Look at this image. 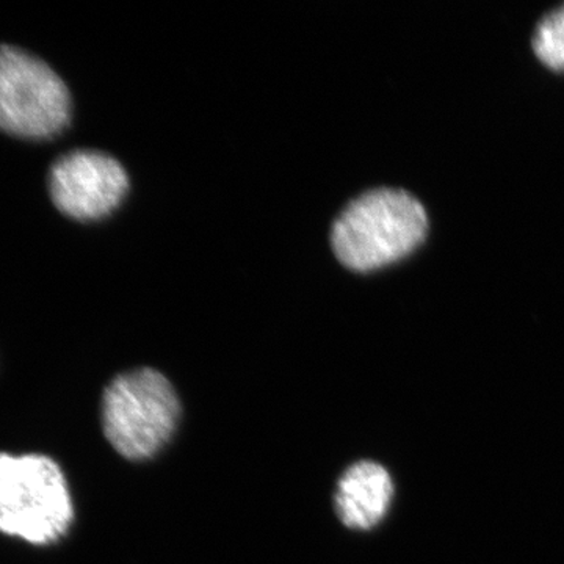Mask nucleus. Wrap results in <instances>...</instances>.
<instances>
[{"label": "nucleus", "mask_w": 564, "mask_h": 564, "mask_svg": "<svg viewBox=\"0 0 564 564\" xmlns=\"http://www.w3.org/2000/svg\"><path fill=\"white\" fill-rule=\"evenodd\" d=\"M429 217L413 195L377 188L348 204L333 225L334 254L352 272H373L406 258L425 240Z\"/></svg>", "instance_id": "1"}, {"label": "nucleus", "mask_w": 564, "mask_h": 564, "mask_svg": "<svg viewBox=\"0 0 564 564\" xmlns=\"http://www.w3.org/2000/svg\"><path fill=\"white\" fill-rule=\"evenodd\" d=\"M73 522L68 481L54 459L0 454V533L51 545L66 536Z\"/></svg>", "instance_id": "2"}, {"label": "nucleus", "mask_w": 564, "mask_h": 564, "mask_svg": "<svg viewBox=\"0 0 564 564\" xmlns=\"http://www.w3.org/2000/svg\"><path fill=\"white\" fill-rule=\"evenodd\" d=\"M180 415L173 384L150 367L118 375L104 391V434L131 462L158 455L176 432Z\"/></svg>", "instance_id": "3"}, {"label": "nucleus", "mask_w": 564, "mask_h": 564, "mask_svg": "<svg viewBox=\"0 0 564 564\" xmlns=\"http://www.w3.org/2000/svg\"><path fill=\"white\" fill-rule=\"evenodd\" d=\"M70 98L47 63L0 46V131L21 139H50L68 124Z\"/></svg>", "instance_id": "4"}, {"label": "nucleus", "mask_w": 564, "mask_h": 564, "mask_svg": "<svg viewBox=\"0 0 564 564\" xmlns=\"http://www.w3.org/2000/svg\"><path fill=\"white\" fill-rule=\"evenodd\" d=\"M129 177L117 159L99 151H73L52 165V202L76 220L106 217L124 198Z\"/></svg>", "instance_id": "5"}, {"label": "nucleus", "mask_w": 564, "mask_h": 564, "mask_svg": "<svg viewBox=\"0 0 564 564\" xmlns=\"http://www.w3.org/2000/svg\"><path fill=\"white\" fill-rule=\"evenodd\" d=\"M392 494L391 475L381 464L359 462L340 477L334 505L345 527L369 530L380 524L388 513Z\"/></svg>", "instance_id": "6"}, {"label": "nucleus", "mask_w": 564, "mask_h": 564, "mask_svg": "<svg viewBox=\"0 0 564 564\" xmlns=\"http://www.w3.org/2000/svg\"><path fill=\"white\" fill-rule=\"evenodd\" d=\"M532 44L534 54L545 66L564 70V6L541 20Z\"/></svg>", "instance_id": "7"}]
</instances>
